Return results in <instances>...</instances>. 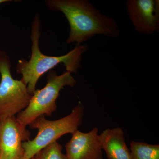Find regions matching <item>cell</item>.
Instances as JSON below:
<instances>
[{
    "label": "cell",
    "instance_id": "6da1fadb",
    "mask_svg": "<svg viewBox=\"0 0 159 159\" xmlns=\"http://www.w3.org/2000/svg\"><path fill=\"white\" fill-rule=\"evenodd\" d=\"M45 3L50 10L62 12L68 21L67 43L79 45L97 35L112 38L120 36L116 20L102 14L88 0H46Z\"/></svg>",
    "mask_w": 159,
    "mask_h": 159
},
{
    "label": "cell",
    "instance_id": "7a4b0ae2",
    "mask_svg": "<svg viewBox=\"0 0 159 159\" xmlns=\"http://www.w3.org/2000/svg\"><path fill=\"white\" fill-rule=\"evenodd\" d=\"M40 20L35 13L32 25L30 38L32 43L31 54L29 61L21 58L18 61L16 72L21 74L22 80L27 86L29 93L33 95L38 81L41 77L55 66L62 63L66 71L77 74L81 67L82 54L86 52L88 46L85 44L76 45L67 54L61 56H49L43 54L39 49Z\"/></svg>",
    "mask_w": 159,
    "mask_h": 159
},
{
    "label": "cell",
    "instance_id": "3957f363",
    "mask_svg": "<svg viewBox=\"0 0 159 159\" xmlns=\"http://www.w3.org/2000/svg\"><path fill=\"white\" fill-rule=\"evenodd\" d=\"M84 107L79 102L70 113L56 120H49L45 116H40L29 125L31 129H38V134L33 140L23 142L25 153L22 159H31L44 148L57 142L63 135L73 134L78 130L82 123Z\"/></svg>",
    "mask_w": 159,
    "mask_h": 159
},
{
    "label": "cell",
    "instance_id": "277c9868",
    "mask_svg": "<svg viewBox=\"0 0 159 159\" xmlns=\"http://www.w3.org/2000/svg\"><path fill=\"white\" fill-rule=\"evenodd\" d=\"M76 83V79L70 72L66 71L58 75L56 71H50L45 86L35 90L28 106L18 114L17 121L26 127L40 116H51L57 109L56 101L60 91L66 86L73 87Z\"/></svg>",
    "mask_w": 159,
    "mask_h": 159
},
{
    "label": "cell",
    "instance_id": "5b68a950",
    "mask_svg": "<svg viewBox=\"0 0 159 159\" xmlns=\"http://www.w3.org/2000/svg\"><path fill=\"white\" fill-rule=\"evenodd\" d=\"M11 67L9 55L0 50V122L24 110L32 96L21 80L13 78Z\"/></svg>",
    "mask_w": 159,
    "mask_h": 159
},
{
    "label": "cell",
    "instance_id": "8992f818",
    "mask_svg": "<svg viewBox=\"0 0 159 159\" xmlns=\"http://www.w3.org/2000/svg\"><path fill=\"white\" fill-rule=\"evenodd\" d=\"M30 136V131L15 116L0 122V159H22V144L29 141Z\"/></svg>",
    "mask_w": 159,
    "mask_h": 159
},
{
    "label": "cell",
    "instance_id": "52a82bcc",
    "mask_svg": "<svg viewBox=\"0 0 159 159\" xmlns=\"http://www.w3.org/2000/svg\"><path fill=\"white\" fill-rule=\"evenodd\" d=\"M126 7L136 31L148 35L158 32L159 0H128Z\"/></svg>",
    "mask_w": 159,
    "mask_h": 159
},
{
    "label": "cell",
    "instance_id": "ba28073f",
    "mask_svg": "<svg viewBox=\"0 0 159 159\" xmlns=\"http://www.w3.org/2000/svg\"><path fill=\"white\" fill-rule=\"evenodd\" d=\"M98 132V129L95 127L88 133L78 130L73 133L66 145L67 159H103Z\"/></svg>",
    "mask_w": 159,
    "mask_h": 159
},
{
    "label": "cell",
    "instance_id": "9c48e42d",
    "mask_svg": "<svg viewBox=\"0 0 159 159\" xmlns=\"http://www.w3.org/2000/svg\"><path fill=\"white\" fill-rule=\"evenodd\" d=\"M99 139L107 159H132L122 128L107 129L99 135Z\"/></svg>",
    "mask_w": 159,
    "mask_h": 159
},
{
    "label": "cell",
    "instance_id": "30bf717a",
    "mask_svg": "<svg viewBox=\"0 0 159 159\" xmlns=\"http://www.w3.org/2000/svg\"><path fill=\"white\" fill-rule=\"evenodd\" d=\"M130 150L132 159H159V145L132 141Z\"/></svg>",
    "mask_w": 159,
    "mask_h": 159
},
{
    "label": "cell",
    "instance_id": "8fae6325",
    "mask_svg": "<svg viewBox=\"0 0 159 159\" xmlns=\"http://www.w3.org/2000/svg\"><path fill=\"white\" fill-rule=\"evenodd\" d=\"M62 151V146L55 142L40 151L34 156V159H67Z\"/></svg>",
    "mask_w": 159,
    "mask_h": 159
},
{
    "label": "cell",
    "instance_id": "7c38bea8",
    "mask_svg": "<svg viewBox=\"0 0 159 159\" xmlns=\"http://www.w3.org/2000/svg\"><path fill=\"white\" fill-rule=\"evenodd\" d=\"M12 1L11 0H0V5L3 3L8 2H11Z\"/></svg>",
    "mask_w": 159,
    "mask_h": 159
},
{
    "label": "cell",
    "instance_id": "4fadbf2b",
    "mask_svg": "<svg viewBox=\"0 0 159 159\" xmlns=\"http://www.w3.org/2000/svg\"><path fill=\"white\" fill-rule=\"evenodd\" d=\"M31 159H34V157L32 158H31Z\"/></svg>",
    "mask_w": 159,
    "mask_h": 159
}]
</instances>
